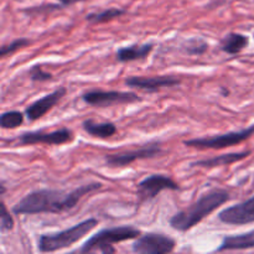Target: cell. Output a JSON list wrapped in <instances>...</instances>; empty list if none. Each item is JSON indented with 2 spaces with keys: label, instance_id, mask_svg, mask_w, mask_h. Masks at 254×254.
Here are the masks:
<instances>
[{
  "label": "cell",
  "instance_id": "cell-1",
  "mask_svg": "<svg viewBox=\"0 0 254 254\" xmlns=\"http://www.w3.org/2000/svg\"><path fill=\"white\" fill-rule=\"evenodd\" d=\"M103 188L101 183H89L72 191L40 189L25 195L12 207L15 215L64 213L73 210L84 196Z\"/></svg>",
  "mask_w": 254,
  "mask_h": 254
},
{
  "label": "cell",
  "instance_id": "cell-2",
  "mask_svg": "<svg viewBox=\"0 0 254 254\" xmlns=\"http://www.w3.org/2000/svg\"><path fill=\"white\" fill-rule=\"evenodd\" d=\"M231 198L230 192L225 189H213L203 193L190 207L181 210L169 220L171 228L179 232H188L202 222L206 217L215 212L218 207Z\"/></svg>",
  "mask_w": 254,
  "mask_h": 254
},
{
  "label": "cell",
  "instance_id": "cell-3",
  "mask_svg": "<svg viewBox=\"0 0 254 254\" xmlns=\"http://www.w3.org/2000/svg\"><path fill=\"white\" fill-rule=\"evenodd\" d=\"M98 226V220L96 218H87L82 222L76 223L72 227L66 228L60 232L45 233L41 235L37 242V250L41 253H51L57 251L66 250L79 242L83 237H86L89 232Z\"/></svg>",
  "mask_w": 254,
  "mask_h": 254
},
{
  "label": "cell",
  "instance_id": "cell-4",
  "mask_svg": "<svg viewBox=\"0 0 254 254\" xmlns=\"http://www.w3.org/2000/svg\"><path fill=\"white\" fill-rule=\"evenodd\" d=\"M140 236V230H138L135 227H131V226L103 228V230H99L96 235L92 236L89 240H87L77 252H101L104 254L116 253V248L113 247L116 243L136 240Z\"/></svg>",
  "mask_w": 254,
  "mask_h": 254
},
{
  "label": "cell",
  "instance_id": "cell-5",
  "mask_svg": "<svg viewBox=\"0 0 254 254\" xmlns=\"http://www.w3.org/2000/svg\"><path fill=\"white\" fill-rule=\"evenodd\" d=\"M252 135H254V124L248 128L241 129V130H233L225 134H218V135L203 136V138L189 139V140H184V144L186 146L200 149V150H205V149L220 150V149L231 148V146L242 144Z\"/></svg>",
  "mask_w": 254,
  "mask_h": 254
},
{
  "label": "cell",
  "instance_id": "cell-6",
  "mask_svg": "<svg viewBox=\"0 0 254 254\" xmlns=\"http://www.w3.org/2000/svg\"><path fill=\"white\" fill-rule=\"evenodd\" d=\"M82 101L91 107L107 108L113 106H123V104H133L143 101L139 94L134 92L116 91V89H89L82 94Z\"/></svg>",
  "mask_w": 254,
  "mask_h": 254
},
{
  "label": "cell",
  "instance_id": "cell-7",
  "mask_svg": "<svg viewBox=\"0 0 254 254\" xmlns=\"http://www.w3.org/2000/svg\"><path fill=\"white\" fill-rule=\"evenodd\" d=\"M74 139V133L68 128H60L55 130H29L19 134L17 136V146L37 145H64L71 143Z\"/></svg>",
  "mask_w": 254,
  "mask_h": 254
},
{
  "label": "cell",
  "instance_id": "cell-8",
  "mask_svg": "<svg viewBox=\"0 0 254 254\" xmlns=\"http://www.w3.org/2000/svg\"><path fill=\"white\" fill-rule=\"evenodd\" d=\"M163 149L160 148L159 141H151L138 149L121 151V153L107 154L104 155L106 165L109 168H126L133 164L136 160H145V159H154L163 154Z\"/></svg>",
  "mask_w": 254,
  "mask_h": 254
},
{
  "label": "cell",
  "instance_id": "cell-9",
  "mask_svg": "<svg viewBox=\"0 0 254 254\" xmlns=\"http://www.w3.org/2000/svg\"><path fill=\"white\" fill-rule=\"evenodd\" d=\"M165 190L179 191L180 185L174 179L163 175V174H153V175L146 176L138 184V190H136L138 206L154 200L161 191Z\"/></svg>",
  "mask_w": 254,
  "mask_h": 254
},
{
  "label": "cell",
  "instance_id": "cell-10",
  "mask_svg": "<svg viewBox=\"0 0 254 254\" xmlns=\"http://www.w3.org/2000/svg\"><path fill=\"white\" fill-rule=\"evenodd\" d=\"M176 241L164 233L149 232L136 238L131 251L139 254H168L175 251Z\"/></svg>",
  "mask_w": 254,
  "mask_h": 254
},
{
  "label": "cell",
  "instance_id": "cell-11",
  "mask_svg": "<svg viewBox=\"0 0 254 254\" xmlns=\"http://www.w3.org/2000/svg\"><path fill=\"white\" fill-rule=\"evenodd\" d=\"M218 220L225 225L245 226L254 222V196L230 206L218 213Z\"/></svg>",
  "mask_w": 254,
  "mask_h": 254
},
{
  "label": "cell",
  "instance_id": "cell-12",
  "mask_svg": "<svg viewBox=\"0 0 254 254\" xmlns=\"http://www.w3.org/2000/svg\"><path fill=\"white\" fill-rule=\"evenodd\" d=\"M126 86L130 88L140 89V91L149 92V93H155L161 88H168V87H175L181 83L179 78L174 76H154V77H140V76H130L124 79Z\"/></svg>",
  "mask_w": 254,
  "mask_h": 254
},
{
  "label": "cell",
  "instance_id": "cell-13",
  "mask_svg": "<svg viewBox=\"0 0 254 254\" xmlns=\"http://www.w3.org/2000/svg\"><path fill=\"white\" fill-rule=\"evenodd\" d=\"M66 93L67 89L64 87H60L51 93H47L46 96L41 97V98L36 99L31 104H29L25 108V116L29 119V122H35L42 118L57 106V103L66 96Z\"/></svg>",
  "mask_w": 254,
  "mask_h": 254
},
{
  "label": "cell",
  "instance_id": "cell-14",
  "mask_svg": "<svg viewBox=\"0 0 254 254\" xmlns=\"http://www.w3.org/2000/svg\"><path fill=\"white\" fill-rule=\"evenodd\" d=\"M252 151L251 150H243L237 151V153H228L222 154V155L213 156V158L202 159V160L193 161L190 164V168H206V169H212L218 168V166H225V165H232V164L242 161L247 159L251 155Z\"/></svg>",
  "mask_w": 254,
  "mask_h": 254
},
{
  "label": "cell",
  "instance_id": "cell-15",
  "mask_svg": "<svg viewBox=\"0 0 254 254\" xmlns=\"http://www.w3.org/2000/svg\"><path fill=\"white\" fill-rule=\"evenodd\" d=\"M153 50H154L153 42L129 45V46H124L117 50V60H118L121 64L141 61V60L148 59L149 55L153 52Z\"/></svg>",
  "mask_w": 254,
  "mask_h": 254
},
{
  "label": "cell",
  "instance_id": "cell-16",
  "mask_svg": "<svg viewBox=\"0 0 254 254\" xmlns=\"http://www.w3.org/2000/svg\"><path fill=\"white\" fill-rule=\"evenodd\" d=\"M254 248V230L241 235L226 236L216 252H232V251H247Z\"/></svg>",
  "mask_w": 254,
  "mask_h": 254
},
{
  "label": "cell",
  "instance_id": "cell-17",
  "mask_svg": "<svg viewBox=\"0 0 254 254\" xmlns=\"http://www.w3.org/2000/svg\"><path fill=\"white\" fill-rule=\"evenodd\" d=\"M250 44V39L240 32H230L220 42V50L227 55H238Z\"/></svg>",
  "mask_w": 254,
  "mask_h": 254
},
{
  "label": "cell",
  "instance_id": "cell-18",
  "mask_svg": "<svg viewBox=\"0 0 254 254\" xmlns=\"http://www.w3.org/2000/svg\"><path fill=\"white\" fill-rule=\"evenodd\" d=\"M82 128L86 131L88 135L94 136V138L99 139H108L116 135L118 129H117L116 124L112 122H106V123H98L94 122L93 119H86L82 123Z\"/></svg>",
  "mask_w": 254,
  "mask_h": 254
},
{
  "label": "cell",
  "instance_id": "cell-19",
  "mask_svg": "<svg viewBox=\"0 0 254 254\" xmlns=\"http://www.w3.org/2000/svg\"><path fill=\"white\" fill-rule=\"evenodd\" d=\"M127 11L123 9H118V7H109V9L102 10L98 12H91L86 16V21L89 22L91 25H98V24H106V22L116 20L118 17L126 15Z\"/></svg>",
  "mask_w": 254,
  "mask_h": 254
},
{
  "label": "cell",
  "instance_id": "cell-20",
  "mask_svg": "<svg viewBox=\"0 0 254 254\" xmlns=\"http://www.w3.org/2000/svg\"><path fill=\"white\" fill-rule=\"evenodd\" d=\"M25 112L20 111H7L4 112L0 117V126L2 129H16L22 126L25 119Z\"/></svg>",
  "mask_w": 254,
  "mask_h": 254
},
{
  "label": "cell",
  "instance_id": "cell-21",
  "mask_svg": "<svg viewBox=\"0 0 254 254\" xmlns=\"http://www.w3.org/2000/svg\"><path fill=\"white\" fill-rule=\"evenodd\" d=\"M183 50L185 54L190 55V56H201V55L207 52L208 44L203 39L193 37V39H190L184 42Z\"/></svg>",
  "mask_w": 254,
  "mask_h": 254
},
{
  "label": "cell",
  "instance_id": "cell-22",
  "mask_svg": "<svg viewBox=\"0 0 254 254\" xmlns=\"http://www.w3.org/2000/svg\"><path fill=\"white\" fill-rule=\"evenodd\" d=\"M30 44H31V41H30L29 39H25V37L12 40L9 44L1 45V49H0V57L4 59V57L9 56V55L15 54V52L19 51V50L30 46Z\"/></svg>",
  "mask_w": 254,
  "mask_h": 254
},
{
  "label": "cell",
  "instance_id": "cell-23",
  "mask_svg": "<svg viewBox=\"0 0 254 254\" xmlns=\"http://www.w3.org/2000/svg\"><path fill=\"white\" fill-rule=\"evenodd\" d=\"M29 76L32 82H46L51 81V79L54 78V76H52L50 72L45 71V69L42 68L41 64H34V66L29 69Z\"/></svg>",
  "mask_w": 254,
  "mask_h": 254
},
{
  "label": "cell",
  "instance_id": "cell-24",
  "mask_svg": "<svg viewBox=\"0 0 254 254\" xmlns=\"http://www.w3.org/2000/svg\"><path fill=\"white\" fill-rule=\"evenodd\" d=\"M0 231L2 233L9 232L14 228V218L10 215L9 210L6 208L4 202H1V216H0Z\"/></svg>",
  "mask_w": 254,
  "mask_h": 254
},
{
  "label": "cell",
  "instance_id": "cell-25",
  "mask_svg": "<svg viewBox=\"0 0 254 254\" xmlns=\"http://www.w3.org/2000/svg\"><path fill=\"white\" fill-rule=\"evenodd\" d=\"M60 2L59 5H61V7L64 6H71V5L76 4V2H81V1H86V0H57Z\"/></svg>",
  "mask_w": 254,
  "mask_h": 254
},
{
  "label": "cell",
  "instance_id": "cell-26",
  "mask_svg": "<svg viewBox=\"0 0 254 254\" xmlns=\"http://www.w3.org/2000/svg\"><path fill=\"white\" fill-rule=\"evenodd\" d=\"M220 92H221V94H222V96H223V97H227V96H228V94H230V89L225 88V87H221Z\"/></svg>",
  "mask_w": 254,
  "mask_h": 254
}]
</instances>
